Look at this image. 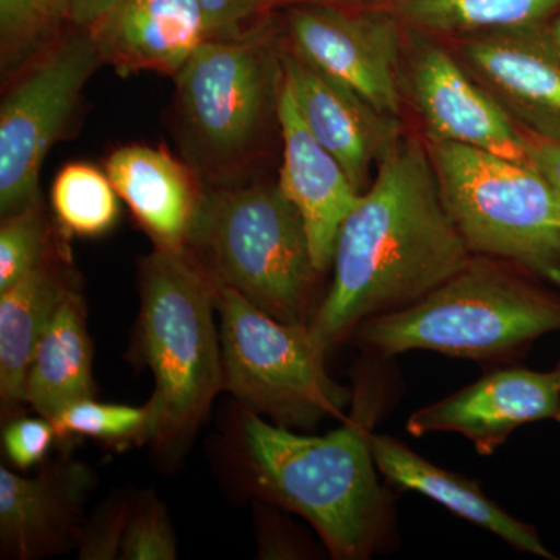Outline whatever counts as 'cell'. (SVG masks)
Here are the masks:
<instances>
[{"instance_id": "4dcf8cb0", "label": "cell", "mask_w": 560, "mask_h": 560, "mask_svg": "<svg viewBox=\"0 0 560 560\" xmlns=\"http://www.w3.org/2000/svg\"><path fill=\"white\" fill-rule=\"evenodd\" d=\"M533 164L548 179L560 201V142L533 138Z\"/></svg>"}, {"instance_id": "1f68e13d", "label": "cell", "mask_w": 560, "mask_h": 560, "mask_svg": "<svg viewBox=\"0 0 560 560\" xmlns=\"http://www.w3.org/2000/svg\"><path fill=\"white\" fill-rule=\"evenodd\" d=\"M116 2L117 0H69L72 22L80 27H90L92 22L97 21Z\"/></svg>"}, {"instance_id": "4fadbf2b", "label": "cell", "mask_w": 560, "mask_h": 560, "mask_svg": "<svg viewBox=\"0 0 560 560\" xmlns=\"http://www.w3.org/2000/svg\"><path fill=\"white\" fill-rule=\"evenodd\" d=\"M283 83L316 140L337 158L360 191L368 176L401 138L399 117L375 109L340 81L282 47Z\"/></svg>"}, {"instance_id": "5b68a950", "label": "cell", "mask_w": 560, "mask_h": 560, "mask_svg": "<svg viewBox=\"0 0 560 560\" xmlns=\"http://www.w3.org/2000/svg\"><path fill=\"white\" fill-rule=\"evenodd\" d=\"M140 340L154 377L150 440L194 430L223 389L217 285L186 249L156 248L140 267Z\"/></svg>"}, {"instance_id": "603a6c76", "label": "cell", "mask_w": 560, "mask_h": 560, "mask_svg": "<svg viewBox=\"0 0 560 560\" xmlns=\"http://www.w3.org/2000/svg\"><path fill=\"white\" fill-rule=\"evenodd\" d=\"M69 0H0L3 83L72 27Z\"/></svg>"}, {"instance_id": "d4e9b609", "label": "cell", "mask_w": 560, "mask_h": 560, "mask_svg": "<svg viewBox=\"0 0 560 560\" xmlns=\"http://www.w3.org/2000/svg\"><path fill=\"white\" fill-rule=\"evenodd\" d=\"M57 436L70 434L102 441H145L151 436V410L145 407L101 404L84 399L69 405L51 419Z\"/></svg>"}, {"instance_id": "f546056e", "label": "cell", "mask_w": 560, "mask_h": 560, "mask_svg": "<svg viewBox=\"0 0 560 560\" xmlns=\"http://www.w3.org/2000/svg\"><path fill=\"white\" fill-rule=\"evenodd\" d=\"M128 517H130V512L127 506H117L116 510H110L108 514L103 515L83 540L80 558L116 559L117 555L120 558L121 539H124Z\"/></svg>"}, {"instance_id": "ba28073f", "label": "cell", "mask_w": 560, "mask_h": 560, "mask_svg": "<svg viewBox=\"0 0 560 560\" xmlns=\"http://www.w3.org/2000/svg\"><path fill=\"white\" fill-rule=\"evenodd\" d=\"M217 285V283H215ZM223 389L283 427L341 418L350 390L327 374L308 326L272 318L230 287L217 285Z\"/></svg>"}, {"instance_id": "5bb4252c", "label": "cell", "mask_w": 560, "mask_h": 560, "mask_svg": "<svg viewBox=\"0 0 560 560\" xmlns=\"http://www.w3.org/2000/svg\"><path fill=\"white\" fill-rule=\"evenodd\" d=\"M559 390L555 374L525 368L490 372L474 385L420 408L408 420L412 436L447 431L474 442L488 456L525 423L555 419Z\"/></svg>"}, {"instance_id": "7a4b0ae2", "label": "cell", "mask_w": 560, "mask_h": 560, "mask_svg": "<svg viewBox=\"0 0 560 560\" xmlns=\"http://www.w3.org/2000/svg\"><path fill=\"white\" fill-rule=\"evenodd\" d=\"M370 434L360 418L304 436L243 411V455L254 488L311 523L335 559L368 558L388 525Z\"/></svg>"}, {"instance_id": "9c48e42d", "label": "cell", "mask_w": 560, "mask_h": 560, "mask_svg": "<svg viewBox=\"0 0 560 560\" xmlns=\"http://www.w3.org/2000/svg\"><path fill=\"white\" fill-rule=\"evenodd\" d=\"M103 66L90 28L72 25L54 46L5 81L0 105V213L43 200L39 175L55 143L68 139L81 95Z\"/></svg>"}, {"instance_id": "2e32d148", "label": "cell", "mask_w": 560, "mask_h": 560, "mask_svg": "<svg viewBox=\"0 0 560 560\" xmlns=\"http://www.w3.org/2000/svg\"><path fill=\"white\" fill-rule=\"evenodd\" d=\"M103 65L121 77H175L209 38L198 0H117L90 25Z\"/></svg>"}, {"instance_id": "d6a6232c", "label": "cell", "mask_w": 560, "mask_h": 560, "mask_svg": "<svg viewBox=\"0 0 560 560\" xmlns=\"http://www.w3.org/2000/svg\"><path fill=\"white\" fill-rule=\"evenodd\" d=\"M293 3H320V5L341 7V9H366L381 5L382 0H287Z\"/></svg>"}, {"instance_id": "30bf717a", "label": "cell", "mask_w": 560, "mask_h": 560, "mask_svg": "<svg viewBox=\"0 0 560 560\" xmlns=\"http://www.w3.org/2000/svg\"><path fill=\"white\" fill-rule=\"evenodd\" d=\"M399 81L401 98L418 114L425 139L533 164V138L430 33L408 28Z\"/></svg>"}, {"instance_id": "52a82bcc", "label": "cell", "mask_w": 560, "mask_h": 560, "mask_svg": "<svg viewBox=\"0 0 560 560\" xmlns=\"http://www.w3.org/2000/svg\"><path fill=\"white\" fill-rule=\"evenodd\" d=\"M217 285L230 287L272 318L308 326L311 242L301 213L279 183L208 191L190 241Z\"/></svg>"}, {"instance_id": "e0dca14e", "label": "cell", "mask_w": 560, "mask_h": 560, "mask_svg": "<svg viewBox=\"0 0 560 560\" xmlns=\"http://www.w3.org/2000/svg\"><path fill=\"white\" fill-rule=\"evenodd\" d=\"M105 172L156 248L190 245L206 191L187 162L158 147L127 145L106 158Z\"/></svg>"}, {"instance_id": "cb8c5ba5", "label": "cell", "mask_w": 560, "mask_h": 560, "mask_svg": "<svg viewBox=\"0 0 560 560\" xmlns=\"http://www.w3.org/2000/svg\"><path fill=\"white\" fill-rule=\"evenodd\" d=\"M50 198L58 224L68 235L97 237L119 220V195L108 175L84 162L58 172Z\"/></svg>"}, {"instance_id": "7402d4cb", "label": "cell", "mask_w": 560, "mask_h": 560, "mask_svg": "<svg viewBox=\"0 0 560 560\" xmlns=\"http://www.w3.org/2000/svg\"><path fill=\"white\" fill-rule=\"evenodd\" d=\"M405 27L458 36L550 24L560 0H388Z\"/></svg>"}, {"instance_id": "4316f807", "label": "cell", "mask_w": 560, "mask_h": 560, "mask_svg": "<svg viewBox=\"0 0 560 560\" xmlns=\"http://www.w3.org/2000/svg\"><path fill=\"white\" fill-rule=\"evenodd\" d=\"M176 552L171 521L158 501L151 500L131 512L121 539L120 559L173 560Z\"/></svg>"}, {"instance_id": "ffe728a7", "label": "cell", "mask_w": 560, "mask_h": 560, "mask_svg": "<svg viewBox=\"0 0 560 560\" xmlns=\"http://www.w3.org/2000/svg\"><path fill=\"white\" fill-rule=\"evenodd\" d=\"M55 254L0 293V397L3 408L25 404V382L36 345L68 296Z\"/></svg>"}, {"instance_id": "277c9868", "label": "cell", "mask_w": 560, "mask_h": 560, "mask_svg": "<svg viewBox=\"0 0 560 560\" xmlns=\"http://www.w3.org/2000/svg\"><path fill=\"white\" fill-rule=\"evenodd\" d=\"M282 47L260 25L241 38L205 40L173 77L180 149L217 189L241 183L279 120Z\"/></svg>"}, {"instance_id": "f1b7e54d", "label": "cell", "mask_w": 560, "mask_h": 560, "mask_svg": "<svg viewBox=\"0 0 560 560\" xmlns=\"http://www.w3.org/2000/svg\"><path fill=\"white\" fill-rule=\"evenodd\" d=\"M210 39H235L249 32V22L260 13L265 0H198Z\"/></svg>"}, {"instance_id": "ac0fdd59", "label": "cell", "mask_w": 560, "mask_h": 560, "mask_svg": "<svg viewBox=\"0 0 560 560\" xmlns=\"http://www.w3.org/2000/svg\"><path fill=\"white\" fill-rule=\"evenodd\" d=\"M370 445L377 470L390 485L429 497L464 521L495 534L515 550L555 559L536 529L501 510L482 492L480 482L441 469L386 434L371 433Z\"/></svg>"}, {"instance_id": "836d02e7", "label": "cell", "mask_w": 560, "mask_h": 560, "mask_svg": "<svg viewBox=\"0 0 560 560\" xmlns=\"http://www.w3.org/2000/svg\"><path fill=\"white\" fill-rule=\"evenodd\" d=\"M548 25H550L552 36H555L556 43H558L560 47V13L556 14Z\"/></svg>"}, {"instance_id": "8992f818", "label": "cell", "mask_w": 560, "mask_h": 560, "mask_svg": "<svg viewBox=\"0 0 560 560\" xmlns=\"http://www.w3.org/2000/svg\"><path fill=\"white\" fill-rule=\"evenodd\" d=\"M425 143L444 208L470 253L560 287V201L536 165Z\"/></svg>"}, {"instance_id": "e575fe53", "label": "cell", "mask_w": 560, "mask_h": 560, "mask_svg": "<svg viewBox=\"0 0 560 560\" xmlns=\"http://www.w3.org/2000/svg\"><path fill=\"white\" fill-rule=\"evenodd\" d=\"M552 374H555L556 383H558V390H559V407L558 412H556V420L560 422V361L558 363V366H556V370L552 371Z\"/></svg>"}, {"instance_id": "9a60e30c", "label": "cell", "mask_w": 560, "mask_h": 560, "mask_svg": "<svg viewBox=\"0 0 560 560\" xmlns=\"http://www.w3.org/2000/svg\"><path fill=\"white\" fill-rule=\"evenodd\" d=\"M279 130L283 153L279 186L301 213L316 271L329 270L342 221L363 191L353 186L340 162L316 140L282 83Z\"/></svg>"}, {"instance_id": "3957f363", "label": "cell", "mask_w": 560, "mask_h": 560, "mask_svg": "<svg viewBox=\"0 0 560 560\" xmlns=\"http://www.w3.org/2000/svg\"><path fill=\"white\" fill-rule=\"evenodd\" d=\"M357 327L360 342L385 357L420 349L458 359H506L560 330V296L490 257H471L425 296Z\"/></svg>"}, {"instance_id": "484cf974", "label": "cell", "mask_w": 560, "mask_h": 560, "mask_svg": "<svg viewBox=\"0 0 560 560\" xmlns=\"http://www.w3.org/2000/svg\"><path fill=\"white\" fill-rule=\"evenodd\" d=\"M43 200L2 217L0 224V293L38 267L50 254Z\"/></svg>"}, {"instance_id": "83f0119b", "label": "cell", "mask_w": 560, "mask_h": 560, "mask_svg": "<svg viewBox=\"0 0 560 560\" xmlns=\"http://www.w3.org/2000/svg\"><path fill=\"white\" fill-rule=\"evenodd\" d=\"M57 438L49 419H18L3 431V448L14 466L25 470L38 464Z\"/></svg>"}, {"instance_id": "7c38bea8", "label": "cell", "mask_w": 560, "mask_h": 560, "mask_svg": "<svg viewBox=\"0 0 560 560\" xmlns=\"http://www.w3.org/2000/svg\"><path fill=\"white\" fill-rule=\"evenodd\" d=\"M452 51L530 138L560 142V47L550 25L458 36Z\"/></svg>"}, {"instance_id": "d6986e66", "label": "cell", "mask_w": 560, "mask_h": 560, "mask_svg": "<svg viewBox=\"0 0 560 560\" xmlns=\"http://www.w3.org/2000/svg\"><path fill=\"white\" fill-rule=\"evenodd\" d=\"M94 397L92 345L83 301L70 290L33 352L25 404L40 418L54 419L75 401Z\"/></svg>"}, {"instance_id": "8fae6325", "label": "cell", "mask_w": 560, "mask_h": 560, "mask_svg": "<svg viewBox=\"0 0 560 560\" xmlns=\"http://www.w3.org/2000/svg\"><path fill=\"white\" fill-rule=\"evenodd\" d=\"M289 47L375 109L399 117L400 62L407 27L393 10L300 3L287 21Z\"/></svg>"}, {"instance_id": "44dd1931", "label": "cell", "mask_w": 560, "mask_h": 560, "mask_svg": "<svg viewBox=\"0 0 560 560\" xmlns=\"http://www.w3.org/2000/svg\"><path fill=\"white\" fill-rule=\"evenodd\" d=\"M88 478L80 466L24 478L0 469V536L21 558L58 540L75 517Z\"/></svg>"}, {"instance_id": "6da1fadb", "label": "cell", "mask_w": 560, "mask_h": 560, "mask_svg": "<svg viewBox=\"0 0 560 560\" xmlns=\"http://www.w3.org/2000/svg\"><path fill=\"white\" fill-rule=\"evenodd\" d=\"M470 259L425 140L401 136L342 221L334 283L308 324L312 340L326 353L364 319L418 301Z\"/></svg>"}]
</instances>
